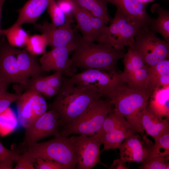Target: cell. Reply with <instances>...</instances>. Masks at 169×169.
<instances>
[{"mask_svg": "<svg viewBox=\"0 0 169 169\" xmlns=\"http://www.w3.org/2000/svg\"><path fill=\"white\" fill-rule=\"evenodd\" d=\"M71 58L72 67L83 69L116 71L117 63L125 53L102 44L76 36L75 48Z\"/></svg>", "mask_w": 169, "mask_h": 169, "instance_id": "1", "label": "cell"}, {"mask_svg": "<svg viewBox=\"0 0 169 169\" xmlns=\"http://www.w3.org/2000/svg\"><path fill=\"white\" fill-rule=\"evenodd\" d=\"M150 95L129 87L124 82L119 84L107 99L114 106V111L123 117L146 144L152 143L141 124L142 111L147 105Z\"/></svg>", "mask_w": 169, "mask_h": 169, "instance_id": "2", "label": "cell"}, {"mask_svg": "<svg viewBox=\"0 0 169 169\" xmlns=\"http://www.w3.org/2000/svg\"><path fill=\"white\" fill-rule=\"evenodd\" d=\"M99 97H101L95 92L78 87L63 75L62 85L51 105V109L58 114L64 126L75 120Z\"/></svg>", "mask_w": 169, "mask_h": 169, "instance_id": "3", "label": "cell"}, {"mask_svg": "<svg viewBox=\"0 0 169 169\" xmlns=\"http://www.w3.org/2000/svg\"><path fill=\"white\" fill-rule=\"evenodd\" d=\"M23 146L25 148L20 151V159L33 163L38 158L53 160L66 169H75L76 166L74 148L67 137L59 136L47 141Z\"/></svg>", "mask_w": 169, "mask_h": 169, "instance_id": "4", "label": "cell"}, {"mask_svg": "<svg viewBox=\"0 0 169 169\" xmlns=\"http://www.w3.org/2000/svg\"><path fill=\"white\" fill-rule=\"evenodd\" d=\"M112 105L107 99H96L77 119L62 127L60 136L67 137L75 134L95 136L101 129L107 116L113 110Z\"/></svg>", "mask_w": 169, "mask_h": 169, "instance_id": "5", "label": "cell"}, {"mask_svg": "<svg viewBox=\"0 0 169 169\" xmlns=\"http://www.w3.org/2000/svg\"><path fill=\"white\" fill-rule=\"evenodd\" d=\"M69 81L78 87L94 91L99 96L107 99L117 87L124 82L116 71L88 69L75 73L68 78Z\"/></svg>", "mask_w": 169, "mask_h": 169, "instance_id": "6", "label": "cell"}, {"mask_svg": "<svg viewBox=\"0 0 169 169\" xmlns=\"http://www.w3.org/2000/svg\"><path fill=\"white\" fill-rule=\"evenodd\" d=\"M110 22L98 43L118 50H123L125 46L131 47L135 37L144 29L117 10Z\"/></svg>", "mask_w": 169, "mask_h": 169, "instance_id": "7", "label": "cell"}, {"mask_svg": "<svg viewBox=\"0 0 169 169\" xmlns=\"http://www.w3.org/2000/svg\"><path fill=\"white\" fill-rule=\"evenodd\" d=\"M131 48L147 68L169 58V44L157 37L148 28L142 29L135 37Z\"/></svg>", "mask_w": 169, "mask_h": 169, "instance_id": "8", "label": "cell"}, {"mask_svg": "<svg viewBox=\"0 0 169 169\" xmlns=\"http://www.w3.org/2000/svg\"><path fill=\"white\" fill-rule=\"evenodd\" d=\"M63 125L57 113L51 109L24 128L25 136L23 145L38 142L41 140L53 136H60Z\"/></svg>", "mask_w": 169, "mask_h": 169, "instance_id": "9", "label": "cell"}, {"mask_svg": "<svg viewBox=\"0 0 169 169\" xmlns=\"http://www.w3.org/2000/svg\"><path fill=\"white\" fill-rule=\"evenodd\" d=\"M75 152L77 169H91L101 164L100 147L102 145L95 136L73 135L69 138Z\"/></svg>", "mask_w": 169, "mask_h": 169, "instance_id": "10", "label": "cell"}, {"mask_svg": "<svg viewBox=\"0 0 169 169\" xmlns=\"http://www.w3.org/2000/svg\"><path fill=\"white\" fill-rule=\"evenodd\" d=\"M75 46V44L53 48L43 54L38 60L42 71L44 72H59L70 77L73 76L76 73V70L72 67L69 56L74 50Z\"/></svg>", "mask_w": 169, "mask_h": 169, "instance_id": "11", "label": "cell"}, {"mask_svg": "<svg viewBox=\"0 0 169 169\" xmlns=\"http://www.w3.org/2000/svg\"><path fill=\"white\" fill-rule=\"evenodd\" d=\"M19 50L8 42L0 41V79L9 84L26 85L18 66L17 54Z\"/></svg>", "mask_w": 169, "mask_h": 169, "instance_id": "12", "label": "cell"}, {"mask_svg": "<svg viewBox=\"0 0 169 169\" xmlns=\"http://www.w3.org/2000/svg\"><path fill=\"white\" fill-rule=\"evenodd\" d=\"M72 22L66 20L62 25L56 27L47 21L34 25L35 29L46 37L48 45L52 48L67 47L76 44V36L71 27Z\"/></svg>", "mask_w": 169, "mask_h": 169, "instance_id": "13", "label": "cell"}, {"mask_svg": "<svg viewBox=\"0 0 169 169\" xmlns=\"http://www.w3.org/2000/svg\"><path fill=\"white\" fill-rule=\"evenodd\" d=\"M117 10L143 29L148 28L153 18L146 11L147 3L144 0H107Z\"/></svg>", "mask_w": 169, "mask_h": 169, "instance_id": "14", "label": "cell"}, {"mask_svg": "<svg viewBox=\"0 0 169 169\" xmlns=\"http://www.w3.org/2000/svg\"><path fill=\"white\" fill-rule=\"evenodd\" d=\"M137 133L126 138L118 148L120 159L124 163L136 162L142 164L147 157L148 150L141 141Z\"/></svg>", "mask_w": 169, "mask_h": 169, "instance_id": "15", "label": "cell"}, {"mask_svg": "<svg viewBox=\"0 0 169 169\" xmlns=\"http://www.w3.org/2000/svg\"><path fill=\"white\" fill-rule=\"evenodd\" d=\"M148 78L146 92L150 95L155 90L169 86V58L153 66L147 67Z\"/></svg>", "mask_w": 169, "mask_h": 169, "instance_id": "16", "label": "cell"}, {"mask_svg": "<svg viewBox=\"0 0 169 169\" xmlns=\"http://www.w3.org/2000/svg\"><path fill=\"white\" fill-rule=\"evenodd\" d=\"M50 0H28L18 10V16L12 28L25 23L34 24L40 15L47 8Z\"/></svg>", "mask_w": 169, "mask_h": 169, "instance_id": "17", "label": "cell"}, {"mask_svg": "<svg viewBox=\"0 0 169 169\" xmlns=\"http://www.w3.org/2000/svg\"><path fill=\"white\" fill-rule=\"evenodd\" d=\"M141 124L143 130L153 138L169 132V119L156 115L147 105L142 111Z\"/></svg>", "mask_w": 169, "mask_h": 169, "instance_id": "18", "label": "cell"}, {"mask_svg": "<svg viewBox=\"0 0 169 169\" xmlns=\"http://www.w3.org/2000/svg\"><path fill=\"white\" fill-rule=\"evenodd\" d=\"M17 59L21 76L26 84L29 79L42 76L44 72L35 56L26 50L19 49L17 54Z\"/></svg>", "mask_w": 169, "mask_h": 169, "instance_id": "19", "label": "cell"}, {"mask_svg": "<svg viewBox=\"0 0 169 169\" xmlns=\"http://www.w3.org/2000/svg\"><path fill=\"white\" fill-rule=\"evenodd\" d=\"M147 106L156 115L169 119V86L155 90L150 96Z\"/></svg>", "mask_w": 169, "mask_h": 169, "instance_id": "20", "label": "cell"}, {"mask_svg": "<svg viewBox=\"0 0 169 169\" xmlns=\"http://www.w3.org/2000/svg\"><path fill=\"white\" fill-rule=\"evenodd\" d=\"M137 133L132 127H131L115 130L106 133H98L95 135L104 145L102 152L107 150L118 148L126 138Z\"/></svg>", "mask_w": 169, "mask_h": 169, "instance_id": "21", "label": "cell"}, {"mask_svg": "<svg viewBox=\"0 0 169 169\" xmlns=\"http://www.w3.org/2000/svg\"><path fill=\"white\" fill-rule=\"evenodd\" d=\"M152 13H156V19H152L149 26V30L156 33L161 34L167 43L169 44V11L155 3L151 6Z\"/></svg>", "mask_w": 169, "mask_h": 169, "instance_id": "22", "label": "cell"}, {"mask_svg": "<svg viewBox=\"0 0 169 169\" xmlns=\"http://www.w3.org/2000/svg\"><path fill=\"white\" fill-rule=\"evenodd\" d=\"M73 13L77 23V28L82 34V38L86 40L96 41L95 36L90 19V12L80 7L76 3Z\"/></svg>", "mask_w": 169, "mask_h": 169, "instance_id": "23", "label": "cell"}, {"mask_svg": "<svg viewBox=\"0 0 169 169\" xmlns=\"http://www.w3.org/2000/svg\"><path fill=\"white\" fill-rule=\"evenodd\" d=\"M33 90L28 89L21 94L16 101L18 118L21 125L24 128L33 122L32 104Z\"/></svg>", "mask_w": 169, "mask_h": 169, "instance_id": "24", "label": "cell"}, {"mask_svg": "<svg viewBox=\"0 0 169 169\" xmlns=\"http://www.w3.org/2000/svg\"><path fill=\"white\" fill-rule=\"evenodd\" d=\"M80 7L102 19L106 24L111 18L107 12V0H74Z\"/></svg>", "mask_w": 169, "mask_h": 169, "instance_id": "25", "label": "cell"}, {"mask_svg": "<svg viewBox=\"0 0 169 169\" xmlns=\"http://www.w3.org/2000/svg\"><path fill=\"white\" fill-rule=\"evenodd\" d=\"M154 142L148 144V154L143 164L154 158L169 155V132L154 138Z\"/></svg>", "mask_w": 169, "mask_h": 169, "instance_id": "26", "label": "cell"}, {"mask_svg": "<svg viewBox=\"0 0 169 169\" xmlns=\"http://www.w3.org/2000/svg\"><path fill=\"white\" fill-rule=\"evenodd\" d=\"M120 75L122 80L129 87L146 93V88L148 78L147 67L136 69L129 74L121 73Z\"/></svg>", "mask_w": 169, "mask_h": 169, "instance_id": "27", "label": "cell"}, {"mask_svg": "<svg viewBox=\"0 0 169 169\" xmlns=\"http://www.w3.org/2000/svg\"><path fill=\"white\" fill-rule=\"evenodd\" d=\"M1 34L5 36L8 43L16 48L25 46L30 36L22 27L21 25L12 28H9L1 29Z\"/></svg>", "mask_w": 169, "mask_h": 169, "instance_id": "28", "label": "cell"}, {"mask_svg": "<svg viewBox=\"0 0 169 169\" xmlns=\"http://www.w3.org/2000/svg\"><path fill=\"white\" fill-rule=\"evenodd\" d=\"M131 127L126 119L113 110L107 116L101 129L96 134L106 133L115 130Z\"/></svg>", "mask_w": 169, "mask_h": 169, "instance_id": "29", "label": "cell"}, {"mask_svg": "<svg viewBox=\"0 0 169 169\" xmlns=\"http://www.w3.org/2000/svg\"><path fill=\"white\" fill-rule=\"evenodd\" d=\"M47 45V39L44 34H35L29 36L25 46L26 51L35 56L43 54Z\"/></svg>", "mask_w": 169, "mask_h": 169, "instance_id": "30", "label": "cell"}, {"mask_svg": "<svg viewBox=\"0 0 169 169\" xmlns=\"http://www.w3.org/2000/svg\"><path fill=\"white\" fill-rule=\"evenodd\" d=\"M47 105L44 96L33 90V122L47 111Z\"/></svg>", "mask_w": 169, "mask_h": 169, "instance_id": "31", "label": "cell"}, {"mask_svg": "<svg viewBox=\"0 0 169 169\" xmlns=\"http://www.w3.org/2000/svg\"><path fill=\"white\" fill-rule=\"evenodd\" d=\"M47 11L54 26L58 27L66 22L65 15L57 5L55 0H50L47 7Z\"/></svg>", "mask_w": 169, "mask_h": 169, "instance_id": "32", "label": "cell"}, {"mask_svg": "<svg viewBox=\"0 0 169 169\" xmlns=\"http://www.w3.org/2000/svg\"><path fill=\"white\" fill-rule=\"evenodd\" d=\"M169 156L156 157L139 167L140 169H168Z\"/></svg>", "mask_w": 169, "mask_h": 169, "instance_id": "33", "label": "cell"}, {"mask_svg": "<svg viewBox=\"0 0 169 169\" xmlns=\"http://www.w3.org/2000/svg\"><path fill=\"white\" fill-rule=\"evenodd\" d=\"M21 94L11 93L7 91H3L0 94V115L5 111L10 105L16 102Z\"/></svg>", "mask_w": 169, "mask_h": 169, "instance_id": "34", "label": "cell"}, {"mask_svg": "<svg viewBox=\"0 0 169 169\" xmlns=\"http://www.w3.org/2000/svg\"><path fill=\"white\" fill-rule=\"evenodd\" d=\"M90 18L97 42L105 33L107 26L100 18L92 15L90 12Z\"/></svg>", "mask_w": 169, "mask_h": 169, "instance_id": "35", "label": "cell"}, {"mask_svg": "<svg viewBox=\"0 0 169 169\" xmlns=\"http://www.w3.org/2000/svg\"><path fill=\"white\" fill-rule=\"evenodd\" d=\"M25 86L28 87V89L33 90L42 95L49 86L43 76L29 79Z\"/></svg>", "mask_w": 169, "mask_h": 169, "instance_id": "36", "label": "cell"}, {"mask_svg": "<svg viewBox=\"0 0 169 169\" xmlns=\"http://www.w3.org/2000/svg\"><path fill=\"white\" fill-rule=\"evenodd\" d=\"M56 2L64 13L66 20L73 21V11L76 3L74 0H57Z\"/></svg>", "mask_w": 169, "mask_h": 169, "instance_id": "37", "label": "cell"}, {"mask_svg": "<svg viewBox=\"0 0 169 169\" xmlns=\"http://www.w3.org/2000/svg\"><path fill=\"white\" fill-rule=\"evenodd\" d=\"M124 57L130 61L136 69L146 67L141 57L131 47H129Z\"/></svg>", "mask_w": 169, "mask_h": 169, "instance_id": "38", "label": "cell"}, {"mask_svg": "<svg viewBox=\"0 0 169 169\" xmlns=\"http://www.w3.org/2000/svg\"><path fill=\"white\" fill-rule=\"evenodd\" d=\"M34 163L37 169H66L62 164L53 160L36 159Z\"/></svg>", "mask_w": 169, "mask_h": 169, "instance_id": "39", "label": "cell"}, {"mask_svg": "<svg viewBox=\"0 0 169 169\" xmlns=\"http://www.w3.org/2000/svg\"><path fill=\"white\" fill-rule=\"evenodd\" d=\"M20 155V151H13L6 148L0 141V162L10 159L17 161Z\"/></svg>", "mask_w": 169, "mask_h": 169, "instance_id": "40", "label": "cell"}, {"mask_svg": "<svg viewBox=\"0 0 169 169\" xmlns=\"http://www.w3.org/2000/svg\"><path fill=\"white\" fill-rule=\"evenodd\" d=\"M63 75L61 72H55L50 75L43 77L49 86L59 90L62 84Z\"/></svg>", "mask_w": 169, "mask_h": 169, "instance_id": "41", "label": "cell"}, {"mask_svg": "<svg viewBox=\"0 0 169 169\" xmlns=\"http://www.w3.org/2000/svg\"><path fill=\"white\" fill-rule=\"evenodd\" d=\"M16 162L17 164L14 168V169H35L33 163L20 159Z\"/></svg>", "mask_w": 169, "mask_h": 169, "instance_id": "42", "label": "cell"}, {"mask_svg": "<svg viewBox=\"0 0 169 169\" xmlns=\"http://www.w3.org/2000/svg\"><path fill=\"white\" fill-rule=\"evenodd\" d=\"M124 164L120 159L115 160L110 166V169H127L128 168L124 166Z\"/></svg>", "mask_w": 169, "mask_h": 169, "instance_id": "43", "label": "cell"}, {"mask_svg": "<svg viewBox=\"0 0 169 169\" xmlns=\"http://www.w3.org/2000/svg\"><path fill=\"white\" fill-rule=\"evenodd\" d=\"M13 160L8 159L0 162V169H12L13 168Z\"/></svg>", "mask_w": 169, "mask_h": 169, "instance_id": "44", "label": "cell"}, {"mask_svg": "<svg viewBox=\"0 0 169 169\" xmlns=\"http://www.w3.org/2000/svg\"><path fill=\"white\" fill-rule=\"evenodd\" d=\"M9 84L0 79V94L3 91L7 90Z\"/></svg>", "mask_w": 169, "mask_h": 169, "instance_id": "45", "label": "cell"}, {"mask_svg": "<svg viewBox=\"0 0 169 169\" xmlns=\"http://www.w3.org/2000/svg\"><path fill=\"white\" fill-rule=\"evenodd\" d=\"M5 1L6 0H0V30H1V20L2 7Z\"/></svg>", "mask_w": 169, "mask_h": 169, "instance_id": "46", "label": "cell"}]
</instances>
